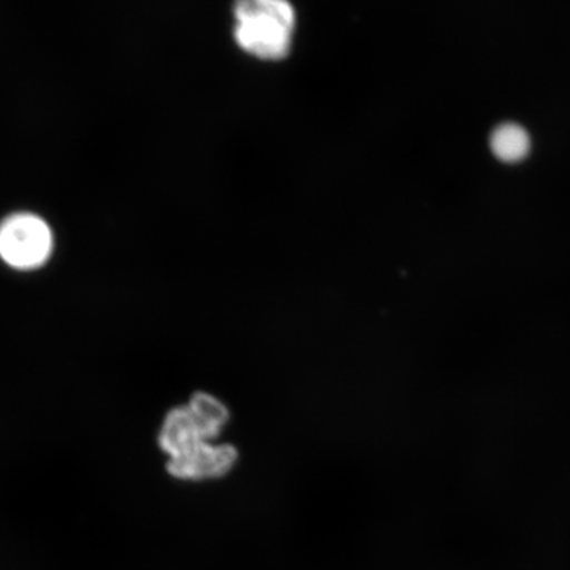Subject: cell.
Here are the masks:
<instances>
[{"label": "cell", "mask_w": 570, "mask_h": 570, "mask_svg": "<svg viewBox=\"0 0 570 570\" xmlns=\"http://www.w3.org/2000/svg\"><path fill=\"white\" fill-rule=\"evenodd\" d=\"M187 407H189L198 425L204 430L206 439L212 442L214 439L219 438L224 426L230 420V412H228L227 406H225L223 401L209 395V393H195L190 397Z\"/></svg>", "instance_id": "obj_6"}, {"label": "cell", "mask_w": 570, "mask_h": 570, "mask_svg": "<svg viewBox=\"0 0 570 570\" xmlns=\"http://www.w3.org/2000/svg\"><path fill=\"white\" fill-rule=\"evenodd\" d=\"M202 442L212 441L206 439L204 430L198 425L189 407L178 406L165 415L159 431V448L168 459L181 455Z\"/></svg>", "instance_id": "obj_4"}, {"label": "cell", "mask_w": 570, "mask_h": 570, "mask_svg": "<svg viewBox=\"0 0 570 570\" xmlns=\"http://www.w3.org/2000/svg\"><path fill=\"white\" fill-rule=\"evenodd\" d=\"M238 450L230 444L202 442L181 455L168 459V474L187 482H204L224 478L238 461Z\"/></svg>", "instance_id": "obj_3"}, {"label": "cell", "mask_w": 570, "mask_h": 570, "mask_svg": "<svg viewBox=\"0 0 570 570\" xmlns=\"http://www.w3.org/2000/svg\"><path fill=\"white\" fill-rule=\"evenodd\" d=\"M491 153L504 164H519L531 153V135L523 126L505 122L493 130L490 138Z\"/></svg>", "instance_id": "obj_5"}, {"label": "cell", "mask_w": 570, "mask_h": 570, "mask_svg": "<svg viewBox=\"0 0 570 570\" xmlns=\"http://www.w3.org/2000/svg\"><path fill=\"white\" fill-rule=\"evenodd\" d=\"M52 245L50 225L36 214H11L0 224V258L11 268H39L50 258Z\"/></svg>", "instance_id": "obj_2"}, {"label": "cell", "mask_w": 570, "mask_h": 570, "mask_svg": "<svg viewBox=\"0 0 570 570\" xmlns=\"http://www.w3.org/2000/svg\"><path fill=\"white\" fill-rule=\"evenodd\" d=\"M234 13L239 48L265 61L288 55L296 24L288 0H236Z\"/></svg>", "instance_id": "obj_1"}]
</instances>
